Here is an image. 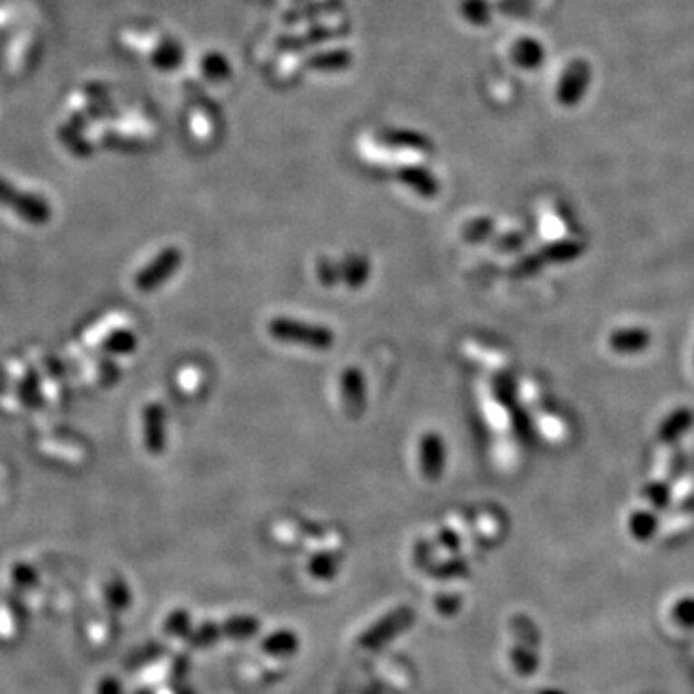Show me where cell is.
I'll return each mask as SVG.
<instances>
[{
    "instance_id": "3",
    "label": "cell",
    "mask_w": 694,
    "mask_h": 694,
    "mask_svg": "<svg viewBox=\"0 0 694 694\" xmlns=\"http://www.w3.org/2000/svg\"><path fill=\"white\" fill-rule=\"evenodd\" d=\"M342 397L346 411L357 419L367 406V384L359 368L349 367L342 375Z\"/></svg>"
},
{
    "instance_id": "11",
    "label": "cell",
    "mask_w": 694,
    "mask_h": 694,
    "mask_svg": "<svg viewBox=\"0 0 694 694\" xmlns=\"http://www.w3.org/2000/svg\"><path fill=\"white\" fill-rule=\"evenodd\" d=\"M317 278L322 286L332 288L339 282V267L337 262H332L328 259H320L317 262Z\"/></svg>"
},
{
    "instance_id": "8",
    "label": "cell",
    "mask_w": 694,
    "mask_h": 694,
    "mask_svg": "<svg viewBox=\"0 0 694 694\" xmlns=\"http://www.w3.org/2000/svg\"><path fill=\"white\" fill-rule=\"evenodd\" d=\"M397 176L406 185H409L413 191H416V193L423 195V197H435L438 193V190H440L438 188V180L432 176L430 172H426V170L421 168V166L401 168Z\"/></svg>"
},
{
    "instance_id": "4",
    "label": "cell",
    "mask_w": 694,
    "mask_h": 694,
    "mask_svg": "<svg viewBox=\"0 0 694 694\" xmlns=\"http://www.w3.org/2000/svg\"><path fill=\"white\" fill-rule=\"evenodd\" d=\"M445 444L436 432H426L421 438V471L428 481H436L444 471Z\"/></svg>"
},
{
    "instance_id": "12",
    "label": "cell",
    "mask_w": 694,
    "mask_h": 694,
    "mask_svg": "<svg viewBox=\"0 0 694 694\" xmlns=\"http://www.w3.org/2000/svg\"><path fill=\"white\" fill-rule=\"evenodd\" d=\"M654 527H656V519L650 513H637L630 517V529L637 534L650 533L654 531Z\"/></svg>"
},
{
    "instance_id": "2",
    "label": "cell",
    "mask_w": 694,
    "mask_h": 694,
    "mask_svg": "<svg viewBox=\"0 0 694 694\" xmlns=\"http://www.w3.org/2000/svg\"><path fill=\"white\" fill-rule=\"evenodd\" d=\"M591 80H592V70L589 62L584 60L571 62V66L565 70L560 82V89H558L560 101L567 106L577 104L584 97L586 89H589L591 85Z\"/></svg>"
},
{
    "instance_id": "6",
    "label": "cell",
    "mask_w": 694,
    "mask_h": 694,
    "mask_svg": "<svg viewBox=\"0 0 694 694\" xmlns=\"http://www.w3.org/2000/svg\"><path fill=\"white\" fill-rule=\"evenodd\" d=\"M694 425V411L690 407H677L658 426V440L673 444L683 438Z\"/></svg>"
},
{
    "instance_id": "13",
    "label": "cell",
    "mask_w": 694,
    "mask_h": 694,
    "mask_svg": "<svg viewBox=\"0 0 694 694\" xmlns=\"http://www.w3.org/2000/svg\"><path fill=\"white\" fill-rule=\"evenodd\" d=\"M644 496L650 498L658 505H663V503H668V500H670V490L663 483H652V484L646 486Z\"/></svg>"
},
{
    "instance_id": "10",
    "label": "cell",
    "mask_w": 694,
    "mask_h": 694,
    "mask_svg": "<svg viewBox=\"0 0 694 694\" xmlns=\"http://www.w3.org/2000/svg\"><path fill=\"white\" fill-rule=\"evenodd\" d=\"M492 231H494V222L490 219H476L469 222L465 230H463V238L471 243H478V241H484Z\"/></svg>"
},
{
    "instance_id": "1",
    "label": "cell",
    "mask_w": 694,
    "mask_h": 694,
    "mask_svg": "<svg viewBox=\"0 0 694 694\" xmlns=\"http://www.w3.org/2000/svg\"><path fill=\"white\" fill-rule=\"evenodd\" d=\"M269 334L282 344L303 346L311 349H330L336 342V336L330 328L288 317L272 318L269 322Z\"/></svg>"
},
{
    "instance_id": "14",
    "label": "cell",
    "mask_w": 694,
    "mask_h": 694,
    "mask_svg": "<svg viewBox=\"0 0 694 694\" xmlns=\"http://www.w3.org/2000/svg\"><path fill=\"white\" fill-rule=\"evenodd\" d=\"M519 243H521V239L519 238H503L502 241H500V247H502V249H505V251H513V249H517V247H519Z\"/></svg>"
},
{
    "instance_id": "9",
    "label": "cell",
    "mask_w": 694,
    "mask_h": 694,
    "mask_svg": "<svg viewBox=\"0 0 694 694\" xmlns=\"http://www.w3.org/2000/svg\"><path fill=\"white\" fill-rule=\"evenodd\" d=\"M582 253H584L582 243L563 239V241H555V243L546 245L538 255H540V259H542V262H558V265H562V262H571V260L579 259Z\"/></svg>"
},
{
    "instance_id": "7",
    "label": "cell",
    "mask_w": 694,
    "mask_h": 694,
    "mask_svg": "<svg viewBox=\"0 0 694 694\" xmlns=\"http://www.w3.org/2000/svg\"><path fill=\"white\" fill-rule=\"evenodd\" d=\"M339 267V282H344L347 288H361L367 284L370 276V262L361 255L346 257L342 262H337Z\"/></svg>"
},
{
    "instance_id": "5",
    "label": "cell",
    "mask_w": 694,
    "mask_h": 694,
    "mask_svg": "<svg viewBox=\"0 0 694 694\" xmlns=\"http://www.w3.org/2000/svg\"><path fill=\"white\" fill-rule=\"evenodd\" d=\"M608 344H610L611 351H615V353L635 355V353H640V351L650 347L652 334L644 328H639V327L617 328L610 334Z\"/></svg>"
}]
</instances>
